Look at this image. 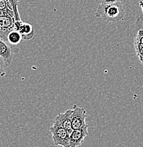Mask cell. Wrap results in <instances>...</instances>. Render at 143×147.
Segmentation results:
<instances>
[{"label": "cell", "instance_id": "cell-1", "mask_svg": "<svg viewBox=\"0 0 143 147\" xmlns=\"http://www.w3.org/2000/svg\"><path fill=\"white\" fill-rule=\"evenodd\" d=\"M125 9L121 2L98 4L95 16L108 22H119L125 16Z\"/></svg>", "mask_w": 143, "mask_h": 147}, {"label": "cell", "instance_id": "cell-2", "mask_svg": "<svg viewBox=\"0 0 143 147\" xmlns=\"http://www.w3.org/2000/svg\"><path fill=\"white\" fill-rule=\"evenodd\" d=\"M49 130L53 135L52 137L55 146L70 147V134L65 129L54 122Z\"/></svg>", "mask_w": 143, "mask_h": 147}, {"label": "cell", "instance_id": "cell-3", "mask_svg": "<svg viewBox=\"0 0 143 147\" xmlns=\"http://www.w3.org/2000/svg\"><path fill=\"white\" fill-rule=\"evenodd\" d=\"M87 111L84 108L74 105L71 114V123L73 129H78L87 126Z\"/></svg>", "mask_w": 143, "mask_h": 147}, {"label": "cell", "instance_id": "cell-4", "mask_svg": "<svg viewBox=\"0 0 143 147\" xmlns=\"http://www.w3.org/2000/svg\"><path fill=\"white\" fill-rule=\"evenodd\" d=\"M14 17L4 13L0 16V38L7 41L9 32L14 29Z\"/></svg>", "mask_w": 143, "mask_h": 147}, {"label": "cell", "instance_id": "cell-5", "mask_svg": "<svg viewBox=\"0 0 143 147\" xmlns=\"http://www.w3.org/2000/svg\"><path fill=\"white\" fill-rule=\"evenodd\" d=\"M18 48L17 46H14L8 42L0 38V57L5 61L6 64L9 65L12 61L13 55L18 53Z\"/></svg>", "mask_w": 143, "mask_h": 147}, {"label": "cell", "instance_id": "cell-6", "mask_svg": "<svg viewBox=\"0 0 143 147\" xmlns=\"http://www.w3.org/2000/svg\"><path fill=\"white\" fill-rule=\"evenodd\" d=\"M89 125L84 127L73 129L70 134V147H77L81 145L84 140V138L89 134Z\"/></svg>", "mask_w": 143, "mask_h": 147}, {"label": "cell", "instance_id": "cell-7", "mask_svg": "<svg viewBox=\"0 0 143 147\" xmlns=\"http://www.w3.org/2000/svg\"><path fill=\"white\" fill-rule=\"evenodd\" d=\"M14 29L17 30L22 36L23 40H29L33 38L35 34V30L30 24L24 23L21 20L15 21Z\"/></svg>", "mask_w": 143, "mask_h": 147}, {"label": "cell", "instance_id": "cell-8", "mask_svg": "<svg viewBox=\"0 0 143 147\" xmlns=\"http://www.w3.org/2000/svg\"><path fill=\"white\" fill-rule=\"evenodd\" d=\"M72 109L67 110L65 113H59L56 117H55L54 122L58 124V125L61 126L62 127L65 129L69 134H71L73 130L71 123V114Z\"/></svg>", "mask_w": 143, "mask_h": 147}, {"label": "cell", "instance_id": "cell-9", "mask_svg": "<svg viewBox=\"0 0 143 147\" xmlns=\"http://www.w3.org/2000/svg\"><path fill=\"white\" fill-rule=\"evenodd\" d=\"M23 40L22 36L16 29H13L7 36V42L14 46H17Z\"/></svg>", "mask_w": 143, "mask_h": 147}, {"label": "cell", "instance_id": "cell-10", "mask_svg": "<svg viewBox=\"0 0 143 147\" xmlns=\"http://www.w3.org/2000/svg\"><path fill=\"white\" fill-rule=\"evenodd\" d=\"M0 11H2L3 13H7V14L14 17L13 9H12L9 1H7V0H0Z\"/></svg>", "mask_w": 143, "mask_h": 147}, {"label": "cell", "instance_id": "cell-11", "mask_svg": "<svg viewBox=\"0 0 143 147\" xmlns=\"http://www.w3.org/2000/svg\"><path fill=\"white\" fill-rule=\"evenodd\" d=\"M9 3H10L11 6H12V9H13L14 13V19L15 21H20L21 18H20L19 13H18V6L19 5L21 0H9Z\"/></svg>", "mask_w": 143, "mask_h": 147}, {"label": "cell", "instance_id": "cell-12", "mask_svg": "<svg viewBox=\"0 0 143 147\" xmlns=\"http://www.w3.org/2000/svg\"><path fill=\"white\" fill-rule=\"evenodd\" d=\"M134 45L137 55H138L139 58L142 57H143V44L139 42H137V41H135Z\"/></svg>", "mask_w": 143, "mask_h": 147}, {"label": "cell", "instance_id": "cell-13", "mask_svg": "<svg viewBox=\"0 0 143 147\" xmlns=\"http://www.w3.org/2000/svg\"><path fill=\"white\" fill-rule=\"evenodd\" d=\"M8 65L6 64L5 61L1 57H0V76H2L5 74L6 69L7 68Z\"/></svg>", "mask_w": 143, "mask_h": 147}, {"label": "cell", "instance_id": "cell-14", "mask_svg": "<svg viewBox=\"0 0 143 147\" xmlns=\"http://www.w3.org/2000/svg\"><path fill=\"white\" fill-rule=\"evenodd\" d=\"M135 27L139 30V29H142L143 30V14L140 15L137 18L136 21H135Z\"/></svg>", "mask_w": 143, "mask_h": 147}, {"label": "cell", "instance_id": "cell-15", "mask_svg": "<svg viewBox=\"0 0 143 147\" xmlns=\"http://www.w3.org/2000/svg\"><path fill=\"white\" fill-rule=\"evenodd\" d=\"M135 41L139 42L143 44V30L142 29H139L138 31V35L135 38Z\"/></svg>", "mask_w": 143, "mask_h": 147}, {"label": "cell", "instance_id": "cell-16", "mask_svg": "<svg viewBox=\"0 0 143 147\" xmlns=\"http://www.w3.org/2000/svg\"><path fill=\"white\" fill-rule=\"evenodd\" d=\"M99 4H108V3L121 2L123 0H97Z\"/></svg>", "mask_w": 143, "mask_h": 147}, {"label": "cell", "instance_id": "cell-17", "mask_svg": "<svg viewBox=\"0 0 143 147\" xmlns=\"http://www.w3.org/2000/svg\"><path fill=\"white\" fill-rule=\"evenodd\" d=\"M139 4H140V7L141 9H142V13H143V1H140Z\"/></svg>", "mask_w": 143, "mask_h": 147}, {"label": "cell", "instance_id": "cell-18", "mask_svg": "<svg viewBox=\"0 0 143 147\" xmlns=\"http://www.w3.org/2000/svg\"><path fill=\"white\" fill-rule=\"evenodd\" d=\"M139 59H140V60L141 63L143 64V57H140V58H139Z\"/></svg>", "mask_w": 143, "mask_h": 147}, {"label": "cell", "instance_id": "cell-19", "mask_svg": "<svg viewBox=\"0 0 143 147\" xmlns=\"http://www.w3.org/2000/svg\"><path fill=\"white\" fill-rule=\"evenodd\" d=\"M7 1H9V0H7Z\"/></svg>", "mask_w": 143, "mask_h": 147}]
</instances>
